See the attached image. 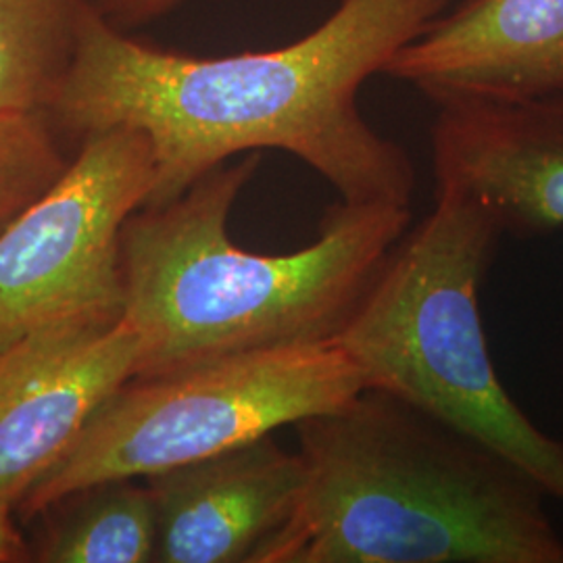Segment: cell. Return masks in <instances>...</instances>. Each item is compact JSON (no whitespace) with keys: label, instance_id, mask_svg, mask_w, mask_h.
I'll use <instances>...</instances> for the list:
<instances>
[{"label":"cell","instance_id":"1","mask_svg":"<svg viewBox=\"0 0 563 563\" xmlns=\"http://www.w3.org/2000/svg\"><path fill=\"white\" fill-rule=\"evenodd\" d=\"M453 2L341 0L280 48L192 57L128 38L84 0L74 55L46 111L84 136L118 125L142 132L155 159L146 205L178 199L236 155L278 148L339 199L409 207L413 163L363 118L360 90Z\"/></svg>","mask_w":563,"mask_h":563},{"label":"cell","instance_id":"2","mask_svg":"<svg viewBox=\"0 0 563 563\" xmlns=\"http://www.w3.org/2000/svg\"><path fill=\"white\" fill-rule=\"evenodd\" d=\"M295 430L301 499L255 563H563L543 486L411 402L363 388Z\"/></svg>","mask_w":563,"mask_h":563},{"label":"cell","instance_id":"3","mask_svg":"<svg viewBox=\"0 0 563 563\" xmlns=\"http://www.w3.org/2000/svg\"><path fill=\"white\" fill-rule=\"evenodd\" d=\"M249 153L178 199L139 209L121 234L123 318L139 339L134 378L228 355L334 342L409 228V207L339 199L316 241L292 253H251L228 234L242 188L260 167Z\"/></svg>","mask_w":563,"mask_h":563},{"label":"cell","instance_id":"4","mask_svg":"<svg viewBox=\"0 0 563 563\" xmlns=\"http://www.w3.org/2000/svg\"><path fill=\"white\" fill-rule=\"evenodd\" d=\"M504 239L481 205L437 190L432 213L395 244L336 344L380 388L518 463L563 504V443L497 378L478 288Z\"/></svg>","mask_w":563,"mask_h":563},{"label":"cell","instance_id":"5","mask_svg":"<svg viewBox=\"0 0 563 563\" xmlns=\"http://www.w3.org/2000/svg\"><path fill=\"white\" fill-rule=\"evenodd\" d=\"M365 388L336 342L228 355L153 378H132L21 499L25 518L88 486L136 481L251 443L328 413Z\"/></svg>","mask_w":563,"mask_h":563},{"label":"cell","instance_id":"6","mask_svg":"<svg viewBox=\"0 0 563 563\" xmlns=\"http://www.w3.org/2000/svg\"><path fill=\"white\" fill-rule=\"evenodd\" d=\"M153 186L142 132L84 136L59 180L0 232V351L55 325L123 316L121 234Z\"/></svg>","mask_w":563,"mask_h":563},{"label":"cell","instance_id":"7","mask_svg":"<svg viewBox=\"0 0 563 563\" xmlns=\"http://www.w3.org/2000/svg\"><path fill=\"white\" fill-rule=\"evenodd\" d=\"M136 365L139 339L123 316L63 323L0 351V504H21Z\"/></svg>","mask_w":563,"mask_h":563},{"label":"cell","instance_id":"8","mask_svg":"<svg viewBox=\"0 0 563 563\" xmlns=\"http://www.w3.org/2000/svg\"><path fill=\"white\" fill-rule=\"evenodd\" d=\"M437 190L481 205L501 234L563 228V97L470 99L437 104Z\"/></svg>","mask_w":563,"mask_h":563},{"label":"cell","instance_id":"9","mask_svg":"<svg viewBox=\"0 0 563 563\" xmlns=\"http://www.w3.org/2000/svg\"><path fill=\"white\" fill-rule=\"evenodd\" d=\"M383 76L434 104L563 97V0H455Z\"/></svg>","mask_w":563,"mask_h":563},{"label":"cell","instance_id":"10","mask_svg":"<svg viewBox=\"0 0 563 563\" xmlns=\"http://www.w3.org/2000/svg\"><path fill=\"white\" fill-rule=\"evenodd\" d=\"M162 563H255L290 522L305 486L301 455L272 434L146 478Z\"/></svg>","mask_w":563,"mask_h":563},{"label":"cell","instance_id":"11","mask_svg":"<svg viewBox=\"0 0 563 563\" xmlns=\"http://www.w3.org/2000/svg\"><path fill=\"white\" fill-rule=\"evenodd\" d=\"M60 504L67 509L46 530L36 562H155L157 511L148 484H95Z\"/></svg>","mask_w":563,"mask_h":563},{"label":"cell","instance_id":"12","mask_svg":"<svg viewBox=\"0 0 563 563\" xmlns=\"http://www.w3.org/2000/svg\"><path fill=\"white\" fill-rule=\"evenodd\" d=\"M84 0H0V115L44 113L74 55Z\"/></svg>","mask_w":563,"mask_h":563},{"label":"cell","instance_id":"13","mask_svg":"<svg viewBox=\"0 0 563 563\" xmlns=\"http://www.w3.org/2000/svg\"><path fill=\"white\" fill-rule=\"evenodd\" d=\"M67 165L44 113L0 115V232L38 201Z\"/></svg>","mask_w":563,"mask_h":563},{"label":"cell","instance_id":"14","mask_svg":"<svg viewBox=\"0 0 563 563\" xmlns=\"http://www.w3.org/2000/svg\"><path fill=\"white\" fill-rule=\"evenodd\" d=\"M184 0H97L95 7L104 20L118 27H132L157 20L180 7Z\"/></svg>","mask_w":563,"mask_h":563},{"label":"cell","instance_id":"15","mask_svg":"<svg viewBox=\"0 0 563 563\" xmlns=\"http://www.w3.org/2000/svg\"><path fill=\"white\" fill-rule=\"evenodd\" d=\"M15 505L0 504V563L21 562L25 549L13 522Z\"/></svg>","mask_w":563,"mask_h":563}]
</instances>
